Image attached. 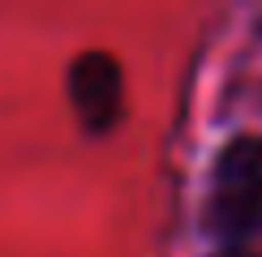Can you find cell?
Returning <instances> with one entry per match:
<instances>
[{"label": "cell", "mask_w": 262, "mask_h": 257, "mask_svg": "<svg viewBox=\"0 0 262 257\" xmlns=\"http://www.w3.org/2000/svg\"><path fill=\"white\" fill-rule=\"evenodd\" d=\"M262 223V142L232 137L211 171V197H206V227L228 249L258 232Z\"/></svg>", "instance_id": "obj_1"}, {"label": "cell", "mask_w": 262, "mask_h": 257, "mask_svg": "<svg viewBox=\"0 0 262 257\" xmlns=\"http://www.w3.org/2000/svg\"><path fill=\"white\" fill-rule=\"evenodd\" d=\"M69 99L91 133H107L125 112V78L107 52H82L69 64Z\"/></svg>", "instance_id": "obj_2"}, {"label": "cell", "mask_w": 262, "mask_h": 257, "mask_svg": "<svg viewBox=\"0 0 262 257\" xmlns=\"http://www.w3.org/2000/svg\"><path fill=\"white\" fill-rule=\"evenodd\" d=\"M220 257H258V253H249V249H245V244H236V249H224Z\"/></svg>", "instance_id": "obj_3"}]
</instances>
